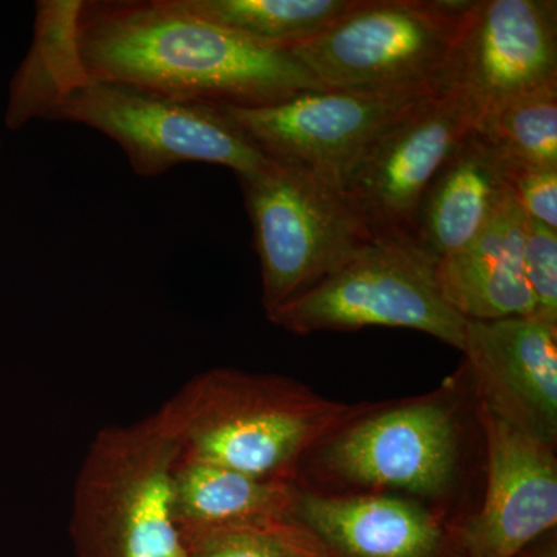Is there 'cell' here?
I'll use <instances>...</instances> for the list:
<instances>
[{
  "label": "cell",
  "mask_w": 557,
  "mask_h": 557,
  "mask_svg": "<svg viewBox=\"0 0 557 557\" xmlns=\"http://www.w3.org/2000/svg\"><path fill=\"white\" fill-rule=\"evenodd\" d=\"M79 40L90 83L171 100L260 108L324 90L289 51L194 16L178 0H84Z\"/></svg>",
  "instance_id": "1"
},
{
  "label": "cell",
  "mask_w": 557,
  "mask_h": 557,
  "mask_svg": "<svg viewBox=\"0 0 557 557\" xmlns=\"http://www.w3.org/2000/svg\"><path fill=\"white\" fill-rule=\"evenodd\" d=\"M375 405L332 401L295 381L212 369L161 406L182 457L289 480L300 460Z\"/></svg>",
  "instance_id": "2"
},
{
  "label": "cell",
  "mask_w": 557,
  "mask_h": 557,
  "mask_svg": "<svg viewBox=\"0 0 557 557\" xmlns=\"http://www.w3.org/2000/svg\"><path fill=\"white\" fill-rule=\"evenodd\" d=\"M182 445L159 409L101 429L76 478L70 533L78 557H188L174 520Z\"/></svg>",
  "instance_id": "3"
},
{
  "label": "cell",
  "mask_w": 557,
  "mask_h": 557,
  "mask_svg": "<svg viewBox=\"0 0 557 557\" xmlns=\"http://www.w3.org/2000/svg\"><path fill=\"white\" fill-rule=\"evenodd\" d=\"M237 178L267 314L332 276L375 239L339 186L309 171L269 160Z\"/></svg>",
  "instance_id": "4"
},
{
  "label": "cell",
  "mask_w": 557,
  "mask_h": 557,
  "mask_svg": "<svg viewBox=\"0 0 557 557\" xmlns=\"http://www.w3.org/2000/svg\"><path fill=\"white\" fill-rule=\"evenodd\" d=\"M478 0H359L288 50L329 90L432 91Z\"/></svg>",
  "instance_id": "5"
},
{
  "label": "cell",
  "mask_w": 557,
  "mask_h": 557,
  "mask_svg": "<svg viewBox=\"0 0 557 557\" xmlns=\"http://www.w3.org/2000/svg\"><path fill=\"white\" fill-rule=\"evenodd\" d=\"M296 333L397 327L461 351L467 319L440 295L435 265L408 237L375 236L346 265L267 314Z\"/></svg>",
  "instance_id": "6"
},
{
  "label": "cell",
  "mask_w": 557,
  "mask_h": 557,
  "mask_svg": "<svg viewBox=\"0 0 557 557\" xmlns=\"http://www.w3.org/2000/svg\"><path fill=\"white\" fill-rule=\"evenodd\" d=\"M54 121L108 135L139 177H159L190 161L220 164L244 175L269 161L222 108L171 100L121 84H86L61 106Z\"/></svg>",
  "instance_id": "7"
},
{
  "label": "cell",
  "mask_w": 557,
  "mask_h": 557,
  "mask_svg": "<svg viewBox=\"0 0 557 557\" xmlns=\"http://www.w3.org/2000/svg\"><path fill=\"white\" fill-rule=\"evenodd\" d=\"M456 405L448 398L375 405L313 450L322 471L350 485L440 496L458 463Z\"/></svg>",
  "instance_id": "8"
},
{
  "label": "cell",
  "mask_w": 557,
  "mask_h": 557,
  "mask_svg": "<svg viewBox=\"0 0 557 557\" xmlns=\"http://www.w3.org/2000/svg\"><path fill=\"white\" fill-rule=\"evenodd\" d=\"M475 119L456 95H424L359 152L339 189L373 236L408 237L418 203Z\"/></svg>",
  "instance_id": "9"
},
{
  "label": "cell",
  "mask_w": 557,
  "mask_h": 557,
  "mask_svg": "<svg viewBox=\"0 0 557 557\" xmlns=\"http://www.w3.org/2000/svg\"><path fill=\"white\" fill-rule=\"evenodd\" d=\"M557 83V2L478 0L432 91L467 102L475 123L507 102Z\"/></svg>",
  "instance_id": "10"
},
{
  "label": "cell",
  "mask_w": 557,
  "mask_h": 557,
  "mask_svg": "<svg viewBox=\"0 0 557 557\" xmlns=\"http://www.w3.org/2000/svg\"><path fill=\"white\" fill-rule=\"evenodd\" d=\"M431 91L306 90L260 108H222L262 156L339 186L370 139Z\"/></svg>",
  "instance_id": "11"
},
{
  "label": "cell",
  "mask_w": 557,
  "mask_h": 557,
  "mask_svg": "<svg viewBox=\"0 0 557 557\" xmlns=\"http://www.w3.org/2000/svg\"><path fill=\"white\" fill-rule=\"evenodd\" d=\"M486 445L482 507L454 539L465 557H518L557 523L555 446L523 434L479 406Z\"/></svg>",
  "instance_id": "12"
},
{
  "label": "cell",
  "mask_w": 557,
  "mask_h": 557,
  "mask_svg": "<svg viewBox=\"0 0 557 557\" xmlns=\"http://www.w3.org/2000/svg\"><path fill=\"white\" fill-rule=\"evenodd\" d=\"M465 357L482 408L556 446L557 324L536 317L468 321Z\"/></svg>",
  "instance_id": "13"
},
{
  "label": "cell",
  "mask_w": 557,
  "mask_h": 557,
  "mask_svg": "<svg viewBox=\"0 0 557 557\" xmlns=\"http://www.w3.org/2000/svg\"><path fill=\"white\" fill-rule=\"evenodd\" d=\"M293 519L333 557H465L453 528L408 498L299 490Z\"/></svg>",
  "instance_id": "14"
},
{
  "label": "cell",
  "mask_w": 557,
  "mask_h": 557,
  "mask_svg": "<svg viewBox=\"0 0 557 557\" xmlns=\"http://www.w3.org/2000/svg\"><path fill=\"white\" fill-rule=\"evenodd\" d=\"M509 196L507 163L472 129L424 190L409 240L437 265L468 247Z\"/></svg>",
  "instance_id": "15"
},
{
  "label": "cell",
  "mask_w": 557,
  "mask_h": 557,
  "mask_svg": "<svg viewBox=\"0 0 557 557\" xmlns=\"http://www.w3.org/2000/svg\"><path fill=\"white\" fill-rule=\"evenodd\" d=\"M525 214L509 196L468 247L435 265L446 304L468 321L534 317V299L523 271Z\"/></svg>",
  "instance_id": "16"
},
{
  "label": "cell",
  "mask_w": 557,
  "mask_h": 557,
  "mask_svg": "<svg viewBox=\"0 0 557 557\" xmlns=\"http://www.w3.org/2000/svg\"><path fill=\"white\" fill-rule=\"evenodd\" d=\"M83 2H36L32 46L10 81L7 129L20 131L35 120L54 121L61 106L90 83L81 53Z\"/></svg>",
  "instance_id": "17"
},
{
  "label": "cell",
  "mask_w": 557,
  "mask_h": 557,
  "mask_svg": "<svg viewBox=\"0 0 557 557\" xmlns=\"http://www.w3.org/2000/svg\"><path fill=\"white\" fill-rule=\"evenodd\" d=\"M299 487L236 469L180 457L174 472V520L182 533L293 519Z\"/></svg>",
  "instance_id": "18"
},
{
  "label": "cell",
  "mask_w": 557,
  "mask_h": 557,
  "mask_svg": "<svg viewBox=\"0 0 557 557\" xmlns=\"http://www.w3.org/2000/svg\"><path fill=\"white\" fill-rule=\"evenodd\" d=\"M194 16L274 50L309 42L359 0H178Z\"/></svg>",
  "instance_id": "19"
},
{
  "label": "cell",
  "mask_w": 557,
  "mask_h": 557,
  "mask_svg": "<svg viewBox=\"0 0 557 557\" xmlns=\"http://www.w3.org/2000/svg\"><path fill=\"white\" fill-rule=\"evenodd\" d=\"M474 129L507 164L557 168V83L487 113Z\"/></svg>",
  "instance_id": "20"
},
{
  "label": "cell",
  "mask_w": 557,
  "mask_h": 557,
  "mask_svg": "<svg viewBox=\"0 0 557 557\" xmlns=\"http://www.w3.org/2000/svg\"><path fill=\"white\" fill-rule=\"evenodd\" d=\"M188 557H333L295 519L182 533Z\"/></svg>",
  "instance_id": "21"
},
{
  "label": "cell",
  "mask_w": 557,
  "mask_h": 557,
  "mask_svg": "<svg viewBox=\"0 0 557 557\" xmlns=\"http://www.w3.org/2000/svg\"><path fill=\"white\" fill-rule=\"evenodd\" d=\"M522 258L534 317L557 324V231L525 215Z\"/></svg>",
  "instance_id": "22"
},
{
  "label": "cell",
  "mask_w": 557,
  "mask_h": 557,
  "mask_svg": "<svg viewBox=\"0 0 557 557\" xmlns=\"http://www.w3.org/2000/svg\"><path fill=\"white\" fill-rule=\"evenodd\" d=\"M507 168L509 190L523 214L557 231V168Z\"/></svg>",
  "instance_id": "23"
},
{
  "label": "cell",
  "mask_w": 557,
  "mask_h": 557,
  "mask_svg": "<svg viewBox=\"0 0 557 557\" xmlns=\"http://www.w3.org/2000/svg\"><path fill=\"white\" fill-rule=\"evenodd\" d=\"M518 557H557L556 542H547V544L541 545L539 544L531 545L530 548H527L522 555Z\"/></svg>",
  "instance_id": "24"
},
{
  "label": "cell",
  "mask_w": 557,
  "mask_h": 557,
  "mask_svg": "<svg viewBox=\"0 0 557 557\" xmlns=\"http://www.w3.org/2000/svg\"><path fill=\"white\" fill-rule=\"evenodd\" d=\"M0 149H2V137H0Z\"/></svg>",
  "instance_id": "25"
}]
</instances>
